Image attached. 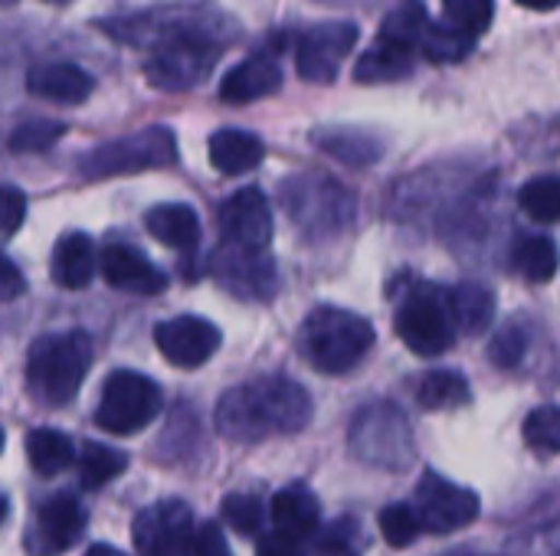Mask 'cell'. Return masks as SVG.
<instances>
[{
  "label": "cell",
  "mask_w": 560,
  "mask_h": 556,
  "mask_svg": "<svg viewBox=\"0 0 560 556\" xmlns=\"http://www.w3.org/2000/svg\"><path fill=\"white\" fill-rule=\"evenodd\" d=\"M217 433L230 442L292 436L312 423V397L289 377H259L226 390L213 413Z\"/></svg>",
  "instance_id": "obj_1"
},
{
  "label": "cell",
  "mask_w": 560,
  "mask_h": 556,
  "mask_svg": "<svg viewBox=\"0 0 560 556\" xmlns=\"http://www.w3.org/2000/svg\"><path fill=\"white\" fill-rule=\"evenodd\" d=\"M98 272L112 288L144 295V298L161 295L167 288V275L141 249L125 246V242H108L98 252Z\"/></svg>",
  "instance_id": "obj_18"
},
{
  "label": "cell",
  "mask_w": 560,
  "mask_h": 556,
  "mask_svg": "<svg viewBox=\"0 0 560 556\" xmlns=\"http://www.w3.org/2000/svg\"><path fill=\"white\" fill-rule=\"evenodd\" d=\"M85 556H125L121 551H115V547H105V544H95V547H89Z\"/></svg>",
  "instance_id": "obj_47"
},
{
  "label": "cell",
  "mask_w": 560,
  "mask_h": 556,
  "mask_svg": "<svg viewBox=\"0 0 560 556\" xmlns=\"http://www.w3.org/2000/svg\"><path fill=\"white\" fill-rule=\"evenodd\" d=\"M98 272V252L85 233H66L49 259V275L62 288H85Z\"/></svg>",
  "instance_id": "obj_23"
},
{
  "label": "cell",
  "mask_w": 560,
  "mask_h": 556,
  "mask_svg": "<svg viewBox=\"0 0 560 556\" xmlns=\"http://www.w3.org/2000/svg\"><path fill=\"white\" fill-rule=\"evenodd\" d=\"M144 226L161 246H167L174 252H184V256H190L200 246V233H203L197 210L187 206V203H158V206H151L144 213Z\"/></svg>",
  "instance_id": "obj_22"
},
{
  "label": "cell",
  "mask_w": 560,
  "mask_h": 556,
  "mask_svg": "<svg viewBox=\"0 0 560 556\" xmlns=\"http://www.w3.org/2000/svg\"><path fill=\"white\" fill-rule=\"evenodd\" d=\"M23 220H26V197L16 187L0 184V239H13Z\"/></svg>",
  "instance_id": "obj_41"
},
{
  "label": "cell",
  "mask_w": 560,
  "mask_h": 556,
  "mask_svg": "<svg viewBox=\"0 0 560 556\" xmlns=\"http://www.w3.org/2000/svg\"><path fill=\"white\" fill-rule=\"evenodd\" d=\"M0 452H3V429H0Z\"/></svg>",
  "instance_id": "obj_50"
},
{
  "label": "cell",
  "mask_w": 560,
  "mask_h": 556,
  "mask_svg": "<svg viewBox=\"0 0 560 556\" xmlns=\"http://www.w3.org/2000/svg\"><path fill=\"white\" fill-rule=\"evenodd\" d=\"M315 556H358V554L351 551V544H348V541L328 537V541H322V544H318V554Z\"/></svg>",
  "instance_id": "obj_45"
},
{
  "label": "cell",
  "mask_w": 560,
  "mask_h": 556,
  "mask_svg": "<svg viewBox=\"0 0 560 556\" xmlns=\"http://www.w3.org/2000/svg\"><path fill=\"white\" fill-rule=\"evenodd\" d=\"M184 556H233V554H230V544H226L223 531H220L217 524H203V528H197V531H194V537H190V544H187Z\"/></svg>",
  "instance_id": "obj_42"
},
{
  "label": "cell",
  "mask_w": 560,
  "mask_h": 556,
  "mask_svg": "<svg viewBox=\"0 0 560 556\" xmlns=\"http://www.w3.org/2000/svg\"><path fill=\"white\" fill-rule=\"evenodd\" d=\"M161 413V387L138 370H115L98 397L95 426L108 436H135Z\"/></svg>",
  "instance_id": "obj_10"
},
{
  "label": "cell",
  "mask_w": 560,
  "mask_h": 556,
  "mask_svg": "<svg viewBox=\"0 0 560 556\" xmlns=\"http://www.w3.org/2000/svg\"><path fill=\"white\" fill-rule=\"evenodd\" d=\"M358 46V26L348 20H331V23H315L302 33L295 46V69L305 82L328 85L338 79L345 59Z\"/></svg>",
  "instance_id": "obj_13"
},
{
  "label": "cell",
  "mask_w": 560,
  "mask_h": 556,
  "mask_svg": "<svg viewBox=\"0 0 560 556\" xmlns=\"http://www.w3.org/2000/svg\"><path fill=\"white\" fill-rule=\"evenodd\" d=\"M0 3H13V0H0Z\"/></svg>",
  "instance_id": "obj_51"
},
{
  "label": "cell",
  "mask_w": 560,
  "mask_h": 556,
  "mask_svg": "<svg viewBox=\"0 0 560 556\" xmlns=\"http://www.w3.org/2000/svg\"><path fill=\"white\" fill-rule=\"evenodd\" d=\"M374 324L348 308L322 305L299 328V354L328 377L354 370L374 347Z\"/></svg>",
  "instance_id": "obj_3"
},
{
  "label": "cell",
  "mask_w": 560,
  "mask_h": 556,
  "mask_svg": "<svg viewBox=\"0 0 560 556\" xmlns=\"http://www.w3.org/2000/svg\"><path fill=\"white\" fill-rule=\"evenodd\" d=\"M413 66H417V49L390 43V39H377L354 62V79L361 85H387V82L407 79L413 72Z\"/></svg>",
  "instance_id": "obj_26"
},
{
  "label": "cell",
  "mask_w": 560,
  "mask_h": 556,
  "mask_svg": "<svg viewBox=\"0 0 560 556\" xmlns=\"http://www.w3.org/2000/svg\"><path fill=\"white\" fill-rule=\"evenodd\" d=\"M89 518L79 498L72 495H52L43 501L33 514V524L23 534V547L30 556H59L82 537Z\"/></svg>",
  "instance_id": "obj_15"
},
{
  "label": "cell",
  "mask_w": 560,
  "mask_h": 556,
  "mask_svg": "<svg viewBox=\"0 0 560 556\" xmlns=\"http://www.w3.org/2000/svg\"><path fill=\"white\" fill-rule=\"evenodd\" d=\"M7 511H10V501H7V495H0V524L7 521Z\"/></svg>",
  "instance_id": "obj_48"
},
{
  "label": "cell",
  "mask_w": 560,
  "mask_h": 556,
  "mask_svg": "<svg viewBox=\"0 0 560 556\" xmlns=\"http://www.w3.org/2000/svg\"><path fill=\"white\" fill-rule=\"evenodd\" d=\"M450 298V311H453V321H456V331L463 334H482L492 318H495V292L482 282H459L453 292H446Z\"/></svg>",
  "instance_id": "obj_28"
},
{
  "label": "cell",
  "mask_w": 560,
  "mask_h": 556,
  "mask_svg": "<svg viewBox=\"0 0 560 556\" xmlns=\"http://www.w3.org/2000/svg\"><path fill=\"white\" fill-rule=\"evenodd\" d=\"M476 36H469V33H463L459 26H453V23H446V20H430V26H427V33H423V39H420V52L430 59V62H459V59H466L472 49H476Z\"/></svg>",
  "instance_id": "obj_33"
},
{
  "label": "cell",
  "mask_w": 560,
  "mask_h": 556,
  "mask_svg": "<svg viewBox=\"0 0 560 556\" xmlns=\"http://www.w3.org/2000/svg\"><path fill=\"white\" fill-rule=\"evenodd\" d=\"M102 29L112 39H118L125 46H138V49H151V46H158L164 39L187 36V33H203V36H213V39L226 43V46L240 36V23L230 20L226 13H220L217 7H207V3L151 7L144 13L105 20Z\"/></svg>",
  "instance_id": "obj_5"
},
{
  "label": "cell",
  "mask_w": 560,
  "mask_h": 556,
  "mask_svg": "<svg viewBox=\"0 0 560 556\" xmlns=\"http://www.w3.org/2000/svg\"><path fill=\"white\" fill-rule=\"evenodd\" d=\"M509 269L532 285L551 282L560 269V252L555 239L541 236V233H518L509 249Z\"/></svg>",
  "instance_id": "obj_25"
},
{
  "label": "cell",
  "mask_w": 560,
  "mask_h": 556,
  "mask_svg": "<svg viewBox=\"0 0 560 556\" xmlns=\"http://www.w3.org/2000/svg\"><path fill=\"white\" fill-rule=\"evenodd\" d=\"M377 524H381L384 541H387L390 547H397V551H400V547H410V544L423 534V524H420L417 508H413V505H404V501L387 505V508L381 511Z\"/></svg>",
  "instance_id": "obj_38"
},
{
  "label": "cell",
  "mask_w": 560,
  "mask_h": 556,
  "mask_svg": "<svg viewBox=\"0 0 560 556\" xmlns=\"http://www.w3.org/2000/svg\"><path fill=\"white\" fill-rule=\"evenodd\" d=\"M394 331L417 357L446 354L456 341V321H453L446 292H440L430 282L410 279L397 298Z\"/></svg>",
  "instance_id": "obj_7"
},
{
  "label": "cell",
  "mask_w": 560,
  "mask_h": 556,
  "mask_svg": "<svg viewBox=\"0 0 560 556\" xmlns=\"http://www.w3.org/2000/svg\"><path fill=\"white\" fill-rule=\"evenodd\" d=\"M532 347V328L525 321H509L489 344V357L502 370H515Z\"/></svg>",
  "instance_id": "obj_37"
},
{
  "label": "cell",
  "mask_w": 560,
  "mask_h": 556,
  "mask_svg": "<svg viewBox=\"0 0 560 556\" xmlns=\"http://www.w3.org/2000/svg\"><path fill=\"white\" fill-rule=\"evenodd\" d=\"M220 236L223 242L246 249H269L272 239V210L262 190L243 187L230 193L220 206Z\"/></svg>",
  "instance_id": "obj_17"
},
{
  "label": "cell",
  "mask_w": 560,
  "mask_h": 556,
  "mask_svg": "<svg viewBox=\"0 0 560 556\" xmlns=\"http://www.w3.org/2000/svg\"><path fill=\"white\" fill-rule=\"evenodd\" d=\"M272 524L279 534H289L295 541H305L318 531L322 524V505L318 498L302 488V485H292V488H282L276 498H272Z\"/></svg>",
  "instance_id": "obj_27"
},
{
  "label": "cell",
  "mask_w": 560,
  "mask_h": 556,
  "mask_svg": "<svg viewBox=\"0 0 560 556\" xmlns=\"http://www.w3.org/2000/svg\"><path fill=\"white\" fill-rule=\"evenodd\" d=\"M256 556H305V551H302V541H295V537L276 531V534H269V537L259 541Z\"/></svg>",
  "instance_id": "obj_44"
},
{
  "label": "cell",
  "mask_w": 560,
  "mask_h": 556,
  "mask_svg": "<svg viewBox=\"0 0 560 556\" xmlns=\"http://www.w3.org/2000/svg\"><path fill=\"white\" fill-rule=\"evenodd\" d=\"M23 292H26L23 272L0 252V301H16Z\"/></svg>",
  "instance_id": "obj_43"
},
{
  "label": "cell",
  "mask_w": 560,
  "mask_h": 556,
  "mask_svg": "<svg viewBox=\"0 0 560 556\" xmlns=\"http://www.w3.org/2000/svg\"><path fill=\"white\" fill-rule=\"evenodd\" d=\"M282 88V69L272 56H249L233 66L220 82V102L226 105H249Z\"/></svg>",
  "instance_id": "obj_20"
},
{
  "label": "cell",
  "mask_w": 560,
  "mask_h": 556,
  "mask_svg": "<svg viewBox=\"0 0 560 556\" xmlns=\"http://www.w3.org/2000/svg\"><path fill=\"white\" fill-rule=\"evenodd\" d=\"M312 147H318L325 157L345 164V167H374L387 144L381 134L368 128H351V125H328L312 131Z\"/></svg>",
  "instance_id": "obj_19"
},
{
  "label": "cell",
  "mask_w": 560,
  "mask_h": 556,
  "mask_svg": "<svg viewBox=\"0 0 560 556\" xmlns=\"http://www.w3.org/2000/svg\"><path fill=\"white\" fill-rule=\"evenodd\" d=\"M443 20L479 39L495 20V0H443Z\"/></svg>",
  "instance_id": "obj_39"
},
{
  "label": "cell",
  "mask_w": 560,
  "mask_h": 556,
  "mask_svg": "<svg viewBox=\"0 0 560 556\" xmlns=\"http://www.w3.org/2000/svg\"><path fill=\"white\" fill-rule=\"evenodd\" d=\"M131 537L141 556H184L194 537V511L177 498L154 501L135 518Z\"/></svg>",
  "instance_id": "obj_14"
},
{
  "label": "cell",
  "mask_w": 560,
  "mask_h": 556,
  "mask_svg": "<svg viewBox=\"0 0 560 556\" xmlns=\"http://www.w3.org/2000/svg\"><path fill=\"white\" fill-rule=\"evenodd\" d=\"M207 154H210V164L226 174V177H236V174H249L262 164L266 157V144L243 131V128H220L217 134H210V144H207Z\"/></svg>",
  "instance_id": "obj_24"
},
{
  "label": "cell",
  "mask_w": 560,
  "mask_h": 556,
  "mask_svg": "<svg viewBox=\"0 0 560 556\" xmlns=\"http://www.w3.org/2000/svg\"><path fill=\"white\" fill-rule=\"evenodd\" d=\"M417 514H420V524L423 531L430 534H453V531H463L469 528L479 511H482V501L472 488H463L436 472H423L420 485H417Z\"/></svg>",
  "instance_id": "obj_12"
},
{
  "label": "cell",
  "mask_w": 560,
  "mask_h": 556,
  "mask_svg": "<svg viewBox=\"0 0 560 556\" xmlns=\"http://www.w3.org/2000/svg\"><path fill=\"white\" fill-rule=\"evenodd\" d=\"M26 459L39 478H52L75 462V449L69 436H62L59 429H33L26 436Z\"/></svg>",
  "instance_id": "obj_29"
},
{
  "label": "cell",
  "mask_w": 560,
  "mask_h": 556,
  "mask_svg": "<svg viewBox=\"0 0 560 556\" xmlns=\"http://www.w3.org/2000/svg\"><path fill=\"white\" fill-rule=\"evenodd\" d=\"M125 469H128V456L121 449H112L102 442H85L79 452V485L85 492L105 488L108 482L125 475Z\"/></svg>",
  "instance_id": "obj_30"
},
{
  "label": "cell",
  "mask_w": 560,
  "mask_h": 556,
  "mask_svg": "<svg viewBox=\"0 0 560 556\" xmlns=\"http://www.w3.org/2000/svg\"><path fill=\"white\" fill-rule=\"evenodd\" d=\"M223 49H226V43L203 36V33L164 39L148 49L151 56L144 59V79L164 92H190L210 79Z\"/></svg>",
  "instance_id": "obj_9"
},
{
  "label": "cell",
  "mask_w": 560,
  "mask_h": 556,
  "mask_svg": "<svg viewBox=\"0 0 560 556\" xmlns=\"http://www.w3.org/2000/svg\"><path fill=\"white\" fill-rule=\"evenodd\" d=\"M43 3H52V7H66L69 0H43Z\"/></svg>",
  "instance_id": "obj_49"
},
{
  "label": "cell",
  "mask_w": 560,
  "mask_h": 556,
  "mask_svg": "<svg viewBox=\"0 0 560 556\" xmlns=\"http://www.w3.org/2000/svg\"><path fill=\"white\" fill-rule=\"evenodd\" d=\"M518 206L538 223L560 220V174H538L518 190Z\"/></svg>",
  "instance_id": "obj_34"
},
{
  "label": "cell",
  "mask_w": 560,
  "mask_h": 556,
  "mask_svg": "<svg viewBox=\"0 0 560 556\" xmlns=\"http://www.w3.org/2000/svg\"><path fill=\"white\" fill-rule=\"evenodd\" d=\"M472 400V390H469V380L456 370H433L420 380L417 387V403L423 410H456V406H466Z\"/></svg>",
  "instance_id": "obj_31"
},
{
  "label": "cell",
  "mask_w": 560,
  "mask_h": 556,
  "mask_svg": "<svg viewBox=\"0 0 560 556\" xmlns=\"http://www.w3.org/2000/svg\"><path fill=\"white\" fill-rule=\"evenodd\" d=\"M427 26H430V10L423 7V0H404L384 16L377 39H390V43L420 49V39H423Z\"/></svg>",
  "instance_id": "obj_32"
},
{
  "label": "cell",
  "mask_w": 560,
  "mask_h": 556,
  "mask_svg": "<svg viewBox=\"0 0 560 556\" xmlns=\"http://www.w3.org/2000/svg\"><path fill=\"white\" fill-rule=\"evenodd\" d=\"M95 82L85 69L72 62H39L26 72V92L56 102V105H79L92 95Z\"/></svg>",
  "instance_id": "obj_21"
},
{
  "label": "cell",
  "mask_w": 560,
  "mask_h": 556,
  "mask_svg": "<svg viewBox=\"0 0 560 556\" xmlns=\"http://www.w3.org/2000/svg\"><path fill=\"white\" fill-rule=\"evenodd\" d=\"M220 511H223V521L243 537H256L262 528V518H266L262 501L256 495H230V498H223Z\"/></svg>",
  "instance_id": "obj_40"
},
{
  "label": "cell",
  "mask_w": 560,
  "mask_h": 556,
  "mask_svg": "<svg viewBox=\"0 0 560 556\" xmlns=\"http://www.w3.org/2000/svg\"><path fill=\"white\" fill-rule=\"evenodd\" d=\"M522 436L528 449L541 456H560V406H538L528 413Z\"/></svg>",
  "instance_id": "obj_36"
},
{
  "label": "cell",
  "mask_w": 560,
  "mask_h": 556,
  "mask_svg": "<svg viewBox=\"0 0 560 556\" xmlns=\"http://www.w3.org/2000/svg\"><path fill=\"white\" fill-rule=\"evenodd\" d=\"M92 338L85 331L46 334L30 347L26 357V387L43 406H66L82 390L92 370Z\"/></svg>",
  "instance_id": "obj_4"
},
{
  "label": "cell",
  "mask_w": 560,
  "mask_h": 556,
  "mask_svg": "<svg viewBox=\"0 0 560 556\" xmlns=\"http://www.w3.org/2000/svg\"><path fill=\"white\" fill-rule=\"evenodd\" d=\"M66 131H69L66 121H52V118L26 121V125L13 128V134H10V151H13V154H43V151H49L52 144H59Z\"/></svg>",
  "instance_id": "obj_35"
},
{
  "label": "cell",
  "mask_w": 560,
  "mask_h": 556,
  "mask_svg": "<svg viewBox=\"0 0 560 556\" xmlns=\"http://www.w3.org/2000/svg\"><path fill=\"white\" fill-rule=\"evenodd\" d=\"M220 328L197 315H177L154 328V344L171 367L197 370L220 351Z\"/></svg>",
  "instance_id": "obj_16"
},
{
  "label": "cell",
  "mask_w": 560,
  "mask_h": 556,
  "mask_svg": "<svg viewBox=\"0 0 560 556\" xmlns=\"http://www.w3.org/2000/svg\"><path fill=\"white\" fill-rule=\"evenodd\" d=\"M177 161V138L171 128H144L138 134H125L105 141L79 157L82 180H108L125 174H141L154 167H171Z\"/></svg>",
  "instance_id": "obj_8"
},
{
  "label": "cell",
  "mask_w": 560,
  "mask_h": 556,
  "mask_svg": "<svg viewBox=\"0 0 560 556\" xmlns=\"http://www.w3.org/2000/svg\"><path fill=\"white\" fill-rule=\"evenodd\" d=\"M348 446H351V456H358L361 462L390 469V472H404L417 456L407 413L387 400H377L358 410L348 429Z\"/></svg>",
  "instance_id": "obj_6"
},
{
  "label": "cell",
  "mask_w": 560,
  "mask_h": 556,
  "mask_svg": "<svg viewBox=\"0 0 560 556\" xmlns=\"http://www.w3.org/2000/svg\"><path fill=\"white\" fill-rule=\"evenodd\" d=\"M515 3H522L525 10H558L560 0H515Z\"/></svg>",
  "instance_id": "obj_46"
},
{
  "label": "cell",
  "mask_w": 560,
  "mask_h": 556,
  "mask_svg": "<svg viewBox=\"0 0 560 556\" xmlns=\"http://www.w3.org/2000/svg\"><path fill=\"white\" fill-rule=\"evenodd\" d=\"M279 203L308 242L345 236L358 220V197L322 170H302L279 184Z\"/></svg>",
  "instance_id": "obj_2"
},
{
  "label": "cell",
  "mask_w": 560,
  "mask_h": 556,
  "mask_svg": "<svg viewBox=\"0 0 560 556\" xmlns=\"http://www.w3.org/2000/svg\"><path fill=\"white\" fill-rule=\"evenodd\" d=\"M210 272L230 295L246 301H269L279 288V275L269 249L220 242V249L210 259Z\"/></svg>",
  "instance_id": "obj_11"
}]
</instances>
